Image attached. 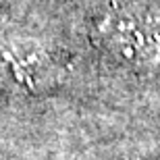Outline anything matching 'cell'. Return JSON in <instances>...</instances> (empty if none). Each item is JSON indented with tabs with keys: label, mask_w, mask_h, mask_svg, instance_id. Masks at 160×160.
Instances as JSON below:
<instances>
[{
	"label": "cell",
	"mask_w": 160,
	"mask_h": 160,
	"mask_svg": "<svg viewBox=\"0 0 160 160\" xmlns=\"http://www.w3.org/2000/svg\"><path fill=\"white\" fill-rule=\"evenodd\" d=\"M54 75V62L36 44H0V83L38 92Z\"/></svg>",
	"instance_id": "obj_2"
},
{
	"label": "cell",
	"mask_w": 160,
	"mask_h": 160,
	"mask_svg": "<svg viewBox=\"0 0 160 160\" xmlns=\"http://www.w3.org/2000/svg\"><path fill=\"white\" fill-rule=\"evenodd\" d=\"M94 40L127 65H160V21L127 8L108 11L94 25Z\"/></svg>",
	"instance_id": "obj_1"
}]
</instances>
